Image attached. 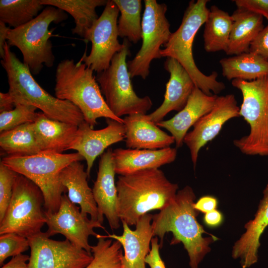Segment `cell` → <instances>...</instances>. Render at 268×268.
Listing matches in <instances>:
<instances>
[{
    "mask_svg": "<svg viewBox=\"0 0 268 268\" xmlns=\"http://www.w3.org/2000/svg\"><path fill=\"white\" fill-rule=\"evenodd\" d=\"M196 195L189 186L178 190L174 200L158 213L153 215V236L160 238V246L166 233L171 232V245L182 243L189 257L191 268H198L204 256L210 251V244L217 240L216 236L204 237L205 231L197 220L199 211L194 207Z\"/></svg>",
    "mask_w": 268,
    "mask_h": 268,
    "instance_id": "obj_1",
    "label": "cell"
},
{
    "mask_svg": "<svg viewBox=\"0 0 268 268\" xmlns=\"http://www.w3.org/2000/svg\"><path fill=\"white\" fill-rule=\"evenodd\" d=\"M117 212L121 221L135 225L151 210H161L175 199L178 185L168 180L158 168L120 175L116 182Z\"/></svg>",
    "mask_w": 268,
    "mask_h": 268,
    "instance_id": "obj_2",
    "label": "cell"
},
{
    "mask_svg": "<svg viewBox=\"0 0 268 268\" xmlns=\"http://www.w3.org/2000/svg\"><path fill=\"white\" fill-rule=\"evenodd\" d=\"M0 61L8 79V91L15 106L32 105L48 118L80 125L84 121L80 110L71 102L53 96L35 80L29 68L12 52L7 42Z\"/></svg>",
    "mask_w": 268,
    "mask_h": 268,
    "instance_id": "obj_3",
    "label": "cell"
},
{
    "mask_svg": "<svg viewBox=\"0 0 268 268\" xmlns=\"http://www.w3.org/2000/svg\"><path fill=\"white\" fill-rule=\"evenodd\" d=\"M55 77L56 97L77 107L92 129L100 118L123 123V119L115 116L108 107L93 70L84 63L62 60L57 67Z\"/></svg>",
    "mask_w": 268,
    "mask_h": 268,
    "instance_id": "obj_4",
    "label": "cell"
},
{
    "mask_svg": "<svg viewBox=\"0 0 268 268\" xmlns=\"http://www.w3.org/2000/svg\"><path fill=\"white\" fill-rule=\"evenodd\" d=\"M208 0H191L185 11L182 22L172 33L168 41L161 50V58L177 60L187 71L196 87L207 95H217L225 88L224 83L217 80L218 73H203L197 67L193 55L195 36L207 17Z\"/></svg>",
    "mask_w": 268,
    "mask_h": 268,
    "instance_id": "obj_5",
    "label": "cell"
},
{
    "mask_svg": "<svg viewBox=\"0 0 268 268\" xmlns=\"http://www.w3.org/2000/svg\"><path fill=\"white\" fill-rule=\"evenodd\" d=\"M83 159L77 152L66 154L42 151L29 156H7L0 162L35 183L43 194L44 210L56 213L63 193L66 191L60 180L62 171L71 163Z\"/></svg>",
    "mask_w": 268,
    "mask_h": 268,
    "instance_id": "obj_6",
    "label": "cell"
},
{
    "mask_svg": "<svg viewBox=\"0 0 268 268\" xmlns=\"http://www.w3.org/2000/svg\"><path fill=\"white\" fill-rule=\"evenodd\" d=\"M65 11L52 6H46L35 18L16 28H10L7 34L8 45L16 47L21 52L23 64L32 75L38 74L44 66L52 67L55 58L50 39L54 35L50 30L52 23L65 20Z\"/></svg>",
    "mask_w": 268,
    "mask_h": 268,
    "instance_id": "obj_7",
    "label": "cell"
},
{
    "mask_svg": "<svg viewBox=\"0 0 268 268\" xmlns=\"http://www.w3.org/2000/svg\"><path fill=\"white\" fill-rule=\"evenodd\" d=\"M243 102L239 110L250 126L248 135L233 141L241 152L248 155H268V75L247 81L233 79Z\"/></svg>",
    "mask_w": 268,
    "mask_h": 268,
    "instance_id": "obj_8",
    "label": "cell"
},
{
    "mask_svg": "<svg viewBox=\"0 0 268 268\" xmlns=\"http://www.w3.org/2000/svg\"><path fill=\"white\" fill-rule=\"evenodd\" d=\"M130 42L125 38L122 50L113 57L109 67L96 76L106 102L117 117L146 114L151 108L149 97H140L134 92L127 58L131 55Z\"/></svg>",
    "mask_w": 268,
    "mask_h": 268,
    "instance_id": "obj_9",
    "label": "cell"
},
{
    "mask_svg": "<svg viewBox=\"0 0 268 268\" xmlns=\"http://www.w3.org/2000/svg\"><path fill=\"white\" fill-rule=\"evenodd\" d=\"M44 202L40 189L18 174L11 201L0 221V235L13 233L28 238L41 232L46 222L42 208Z\"/></svg>",
    "mask_w": 268,
    "mask_h": 268,
    "instance_id": "obj_10",
    "label": "cell"
},
{
    "mask_svg": "<svg viewBox=\"0 0 268 268\" xmlns=\"http://www.w3.org/2000/svg\"><path fill=\"white\" fill-rule=\"evenodd\" d=\"M142 17V45L134 58L127 62L131 78L140 76L145 79L149 74L150 66L155 59L161 58V46L168 41L172 34L166 16L167 6L155 0H144Z\"/></svg>",
    "mask_w": 268,
    "mask_h": 268,
    "instance_id": "obj_11",
    "label": "cell"
},
{
    "mask_svg": "<svg viewBox=\"0 0 268 268\" xmlns=\"http://www.w3.org/2000/svg\"><path fill=\"white\" fill-rule=\"evenodd\" d=\"M119 9L113 0H108L101 15L88 30L84 40L90 41L89 55L84 54L80 62L97 73L107 69L114 56L123 48L118 40L117 28Z\"/></svg>",
    "mask_w": 268,
    "mask_h": 268,
    "instance_id": "obj_12",
    "label": "cell"
},
{
    "mask_svg": "<svg viewBox=\"0 0 268 268\" xmlns=\"http://www.w3.org/2000/svg\"><path fill=\"white\" fill-rule=\"evenodd\" d=\"M30 255L28 268H84L92 261V254L69 241H57L41 232L28 238Z\"/></svg>",
    "mask_w": 268,
    "mask_h": 268,
    "instance_id": "obj_13",
    "label": "cell"
},
{
    "mask_svg": "<svg viewBox=\"0 0 268 268\" xmlns=\"http://www.w3.org/2000/svg\"><path fill=\"white\" fill-rule=\"evenodd\" d=\"M48 230L46 232L50 236L57 234L64 235L76 247L91 254V246L88 242L90 236L96 237L98 234L95 228L105 229L99 221L89 219L83 214L80 207L72 203L67 196L63 194L58 211L48 212L44 210Z\"/></svg>",
    "mask_w": 268,
    "mask_h": 268,
    "instance_id": "obj_14",
    "label": "cell"
},
{
    "mask_svg": "<svg viewBox=\"0 0 268 268\" xmlns=\"http://www.w3.org/2000/svg\"><path fill=\"white\" fill-rule=\"evenodd\" d=\"M239 110L234 95L218 96L211 110L199 120L193 130L186 134L184 143L190 150L194 169L200 149L216 137L226 122L240 117Z\"/></svg>",
    "mask_w": 268,
    "mask_h": 268,
    "instance_id": "obj_15",
    "label": "cell"
},
{
    "mask_svg": "<svg viewBox=\"0 0 268 268\" xmlns=\"http://www.w3.org/2000/svg\"><path fill=\"white\" fill-rule=\"evenodd\" d=\"M106 122L105 128L95 130L84 121L78 126L76 137L69 149L77 151L86 160L88 177L96 158L109 146L126 137L123 123L111 119H106Z\"/></svg>",
    "mask_w": 268,
    "mask_h": 268,
    "instance_id": "obj_16",
    "label": "cell"
},
{
    "mask_svg": "<svg viewBox=\"0 0 268 268\" xmlns=\"http://www.w3.org/2000/svg\"><path fill=\"white\" fill-rule=\"evenodd\" d=\"M153 215L146 213L138 220L135 229L132 230L124 221H122L123 233L122 235L108 234L102 235L118 241L122 245L124 254L122 258V267L124 268H146L145 260L149 253L150 244L153 237L152 228Z\"/></svg>",
    "mask_w": 268,
    "mask_h": 268,
    "instance_id": "obj_17",
    "label": "cell"
},
{
    "mask_svg": "<svg viewBox=\"0 0 268 268\" xmlns=\"http://www.w3.org/2000/svg\"><path fill=\"white\" fill-rule=\"evenodd\" d=\"M164 68L169 73L170 77L166 85L163 102L154 112L147 115L156 124L162 121L169 112H179L183 109L196 87L189 73L175 59L167 58Z\"/></svg>",
    "mask_w": 268,
    "mask_h": 268,
    "instance_id": "obj_18",
    "label": "cell"
},
{
    "mask_svg": "<svg viewBox=\"0 0 268 268\" xmlns=\"http://www.w3.org/2000/svg\"><path fill=\"white\" fill-rule=\"evenodd\" d=\"M111 148L101 155L92 193L100 216L105 215L112 230L120 227L118 212V194Z\"/></svg>",
    "mask_w": 268,
    "mask_h": 268,
    "instance_id": "obj_19",
    "label": "cell"
},
{
    "mask_svg": "<svg viewBox=\"0 0 268 268\" xmlns=\"http://www.w3.org/2000/svg\"><path fill=\"white\" fill-rule=\"evenodd\" d=\"M217 95H207L197 87L194 89L185 106L171 119L157 126L166 129L174 138L177 147H181L189 129L214 107Z\"/></svg>",
    "mask_w": 268,
    "mask_h": 268,
    "instance_id": "obj_20",
    "label": "cell"
},
{
    "mask_svg": "<svg viewBox=\"0 0 268 268\" xmlns=\"http://www.w3.org/2000/svg\"><path fill=\"white\" fill-rule=\"evenodd\" d=\"M268 226V183L254 218L245 224V232L233 246L232 256L235 259H240L242 268H249L258 262L260 238Z\"/></svg>",
    "mask_w": 268,
    "mask_h": 268,
    "instance_id": "obj_21",
    "label": "cell"
},
{
    "mask_svg": "<svg viewBox=\"0 0 268 268\" xmlns=\"http://www.w3.org/2000/svg\"><path fill=\"white\" fill-rule=\"evenodd\" d=\"M123 121L126 145L129 148L156 150L175 142L172 135L161 130L146 114L126 116Z\"/></svg>",
    "mask_w": 268,
    "mask_h": 268,
    "instance_id": "obj_22",
    "label": "cell"
},
{
    "mask_svg": "<svg viewBox=\"0 0 268 268\" xmlns=\"http://www.w3.org/2000/svg\"><path fill=\"white\" fill-rule=\"evenodd\" d=\"M177 154V149L170 147L156 150L118 148L113 150L112 159L116 174L125 175L172 163Z\"/></svg>",
    "mask_w": 268,
    "mask_h": 268,
    "instance_id": "obj_23",
    "label": "cell"
},
{
    "mask_svg": "<svg viewBox=\"0 0 268 268\" xmlns=\"http://www.w3.org/2000/svg\"><path fill=\"white\" fill-rule=\"evenodd\" d=\"M88 177L84 166L80 161L71 163L60 174L61 183L68 192L69 200L72 203L79 205L83 214H89L90 219L102 224L103 218L99 214L92 190L88 186Z\"/></svg>",
    "mask_w": 268,
    "mask_h": 268,
    "instance_id": "obj_24",
    "label": "cell"
},
{
    "mask_svg": "<svg viewBox=\"0 0 268 268\" xmlns=\"http://www.w3.org/2000/svg\"><path fill=\"white\" fill-rule=\"evenodd\" d=\"M33 126L43 151L62 153L69 150L76 137L78 127L50 119L38 112Z\"/></svg>",
    "mask_w": 268,
    "mask_h": 268,
    "instance_id": "obj_25",
    "label": "cell"
},
{
    "mask_svg": "<svg viewBox=\"0 0 268 268\" xmlns=\"http://www.w3.org/2000/svg\"><path fill=\"white\" fill-rule=\"evenodd\" d=\"M231 16L233 25L225 53L227 55L248 53L251 43L264 28L263 17L238 8Z\"/></svg>",
    "mask_w": 268,
    "mask_h": 268,
    "instance_id": "obj_26",
    "label": "cell"
},
{
    "mask_svg": "<svg viewBox=\"0 0 268 268\" xmlns=\"http://www.w3.org/2000/svg\"><path fill=\"white\" fill-rule=\"evenodd\" d=\"M219 63L223 76L228 80L251 81L268 75V61L253 53L222 58Z\"/></svg>",
    "mask_w": 268,
    "mask_h": 268,
    "instance_id": "obj_27",
    "label": "cell"
},
{
    "mask_svg": "<svg viewBox=\"0 0 268 268\" xmlns=\"http://www.w3.org/2000/svg\"><path fill=\"white\" fill-rule=\"evenodd\" d=\"M108 0H41L43 5L52 6L66 11L74 19L73 34L84 39L88 30L99 17L96 8L105 6Z\"/></svg>",
    "mask_w": 268,
    "mask_h": 268,
    "instance_id": "obj_28",
    "label": "cell"
},
{
    "mask_svg": "<svg viewBox=\"0 0 268 268\" xmlns=\"http://www.w3.org/2000/svg\"><path fill=\"white\" fill-rule=\"evenodd\" d=\"M203 32L204 48L207 52H226L233 25L231 15L215 5L209 9Z\"/></svg>",
    "mask_w": 268,
    "mask_h": 268,
    "instance_id": "obj_29",
    "label": "cell"
},
{
    "mask_svg": "<svg viewBox=\"0 0 268 268\" xmlns=\"http://www.w3.org/2000/svg\"><path fill=\"white\" fill-rule=\"evenodd\" d=\"M0 146L10 156H29L43 151L33 123L0 133Z\"/></svg>",
    "mask_w": 268,
    "mask_h": 268,
    "instance_id": "obj_30",
    "label": "cell"
},
{
    "mask_svg": "<svg viewBox=\"0 0 268 268\" xmlns=\"http://www.w3.org/2000/svg\"><path fill=\"white\" fill-rule=\"evenodd\" d=\"M113 0L120 13L117 22L119 37L126 38L130 42L137 43L142 37L141 1Z\"/></svg>",
    "mask_w": 268,
    "mask_h": 268,
    "instance_id": "obj_31",
    "label": "cell"
},
{
    "mask_svg": "<svg viewBox=\"0 0 268 268\" xmlns=\"http://www.w3.org/2000/svg\"><path fill=\"white\" fill-rule=\"evenodd\" d=\"M44 6L41 0H0V21L17 28L35 18Z\"/></svg>",
    "mask_w": 268,
    "mask_h": 268,
    "instance_id": "obj_32",
    "label": "cell"
},
{
    "mask_svg": "<svg viewBox=\"0 0 268 268\" xmlns=\"http://www.w3.org/2000/svg\"><path fill=\"white\" fill-rule=\"evenodd\" d=\"M97 242L91 246L93 259L84 268H121L123 256L122 245L117 240L106 239L98 234Z\"/></svg>",
    "mask_w": 268,
    "mask_h": 268,
    "instance_id": "obj_33",
    "label": "cell"
},
{
    "mask_svg": "<svg viewBox=\"0 0 268 268\" xmlns=\"http://www.w3.org/2000/svg\"><path fill=\"white\" fill-rule=\"evenodd\" d=\"M37 109L32 105L19 104L10 111L0 113V132L33 123L37 116Z\"/></svg>",
    "mask_w": 268,
    "mask_h": 268,
    "instance_id": "obj_34",
    "label": "cell"
},
{
    "mask_svg": "<svg viewBox=\"0 0 268 268\" xmlns=\"http://www.w3.org/2000/svg\"><path fill=\"white\" fill-rule=\"evenodd\" d=\"M28 238L13 233H7L0 236V265L9 257L22 254L29 248Z\"/></svg>",
    "mask_w": 268,
    "mask_h": 268,
    "instance_id": "obj_35",
    "label": "cell"
},
{
    "mask_svg": "<svg viewBox=\"0 0 268 268\" xmlns=\"http://www.w3.org/2000/svg\"><path fill=\"white\" fill-rule=\"evenodd\" d=\"M18 173L0 163V221L11 201L14 184Z\"/></svg>",
    "mask_w": 268,
    "mask_h": 268,
    "instance_id": "obj_36",
    "label": "cell"
},
{
    "mask_svg": "<svg viewBox=\"0 0 268 268\" xmlns=\"http://www.w3.org/2000/svg\"><path fill=\"white\" fill-rule=\"evenodd\" d=\"M249 52L257 54L268 61V24L252 42Z\"/></svg>",
    "mask_w": 268,
    "mask_h": 268,
    "instance_id": "obj_37",
    "label": "cell"
},
{
    "mask_svg": "<svg viewBox=\"0 0 268 268\" xmlns=\"http://www.w3.org/2000/svg\"><path fill=\"white\" fill-rule=\"evenodd\" d=\"M234 2L237 8L259 14L268 20V0H235Z\"/></svg>",
    "mask_w": 268,
    "mask_h": 268,
    "instance_id": "obj_38",
    "label": "cell"
},
{
    "mask_svg": "<svg viewBox=\"0 0 268 268\" xmlns=\"http://www.w3.org/2000/svg\"><path fill=\"white\" fill-rule=\"evenodd\" d=\"M160 246L158 243V238L157 237L152 238L151 241V249L146 256L145 262L150 268H166L165 264L162 260L160 254Z\"/></svg>",
    "mask_w": 268,
    "mask_h": 268,
    "instance_id": "obj_39",
    "label": "cell"
},
{
    "mask_svg": "<svg viewBox=\"0 0 268 268\" xmlns=\"http://www.w3.org/2000/svg\"><path fill=\"white\" fill-rule=\"evenodd\" d=\"M217 200L212 196H205L201 197L195 203L194 207L199 212L206 213L216 209Z\"/></svg>",
    "mask_w": 268,
    "mask_h": 268,
    "instance_id": "obj_40",
    "label": "cell"
},
{
    "mask_svg": "<svg viewBox=\"0 0 268 268\" xmlns=\"http://www.w3.org/2000/svg\"><path fill=\"white\" fill-rule=\"evenodd\" d=\"M223 215L216 209L205 213L204 222L207 226L215 227L219 226L223 221Z\"/></svg>",
    "mask_w": 268,
    "mask_h": 268,
    "instance_id": "obj_41",
    "label": "cell"
},
{
    "mask_svg": "<svg viewBox=\"0 0 268 268\" xmlns=\"http://www.w3.org/2000/svg\"><path fill=\"white\" fill-rule=\"evenodd\" d=\"M29 256L20 254L12 257L11 259L1 268H28Z\"/></svg>",
    "mask_w": 268,
    "mask_h": 268,
    "instance_id": "obj_42",
    "label": "cell"
},
{
    "mask_svg": "<svg viewBox=\"0 0 268 268\" xmlns=\"http://www.w3.org/2000/svg\"><path fill=\"white\" fill-rule=\"evenodd\" d=\"M15 107L13 100L8 92L0 93V113L10 111Z\"/></svg>",
    "mask_w": 268,
    "mask_h": 268,
    "instance_id": "obj_43",
    "label": "cell"
},
{
    "mask_svg": "<svg viewBox=\"0 0 268 268\" xmlns=\"http://www.w3.org/2000/svg\"><path fill=\"white\" fill-rule=\"evenodd\" d=\"M9 27L6 26V24L0 21V56L3 58L4 55V47L7 41V34Z\"/></svg>",
    "mask_w": 268,
    "mask_h": 268,
    "instance_id": "obj_44",
    "label": "cell"
},
{
    "mask_svg": "<svg viewBox=\"0 0 268 268\" xmlns=\"http://www.w3.org/2000/svg\"><path fill=\"white\" fill-rule=\"evenodd\" d=\"M123 268V267H122V268Z\"/></svg>",
    "mask_w": 268,
    "mask_h": 268,
    "instance_id": "obj_45",
    "label": "cell"
}]
</instances>
